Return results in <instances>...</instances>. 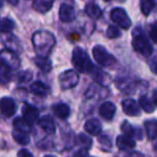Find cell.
<instances>
[{
	"instance_id": "cell-43",
	"label": "cell",
	"mask_w": 157,
	"mask_h": 157,
	"mask_svg": "<svg viewBox=\"0 0 157 157\" xmlns=\"http://www.w3.org/2000/svg\"><path fill=\"white\" fill-rule=\"evenodd\" d=\"M44 157H54V156H51V155H45Z\"/></svg>"
},
{
	"instance_id": "cell-6",
	"label": "cell",
	"mask_w": 157,
	"mask_h": 157,
	"mask_svg": "<svg viewBox=\"0 0 157 157\" xmlns=\"http://www.w3.org/2000/svg\"><path fill=\"white\" fill-rule=\"evenodd\" d=\"M59 83L63 90L73 88L78 83V75L74 70H67L59 75Z\"/></svg>"
},
{
	"instance_id": "cell-23",
	"label": "cell",
	"mask_w": 157,
	"mask_h": 157,
	"mask_svg": "<svg viewBox=\"0 0 157 157\" xmlns=\"http://www.w3.org/2000/svg\"><path fill=\"white\" fill-rule=\"evenodd\" d=\"M12 136H13L14 140L21 145H27L29 143V140H30L28 132H24V131L17 130V129H14Z\"/></svg>"
},
{
	"instance_id": "cell-14",
	"label": "cell",
	"mask_w": 157,
	"mask_h": 157,
	"mask_svg": "<svg viewBox=\"0 0 157 157\" xmlns=\"http://www.w3.org/2000/svg\"><path fill=\"white\" fill-rule=\"evenodd\" d=\"M116 145L122 151H129L135 147L136 142L132 138L128 137V136H118L116 139Z\"/></svg>"
},
{
	"instance_id": "cell-29",
	"label": "cell",
	"mask_w": 157,
	"mask_h": 157,
	"mask_svg": "<svg viewBox=\"0 0 157 157\" xmlns=\"http://www.w3.org/2000/svg\"><path fill=\"white\" fill-rule=\"evenodd\" d=\"M10 68H8L7 66L2 65L1 63V72H0V75H1V83L6 84L9 81H11V73H10Z\"/></svg>"
},
{
	"instance_id": "cell-1",
	"label": "cell",
	"mask_w": 157,
	"mask_h": 157,
	"mask_svg": "<svg viewBox=\"0 0 157 157\" xmlns=\"http://www.w3.org/2000/svg\"><path fill=\"white\" fill-rule=\"evenodd\" d=\"M33 43L38 56L48 58L55 45V37L48 31H38L33 35Z\"/></svg>"
},
{
	"instance_id": "cell-15",
	"label": "cell",
	"mask_w": 157,
	"mask_h": 157,
	"mask_svg": "<svg viewBox=\"0 0 157 157\" xmlns=\"http://www.w3.org/2000/svg\"><path fill=\"white\" fill-rule=\"evenodd\" d=\"M84 129L90 135L97 136L101 132V124L96 118H90V120L86 121L85 125H84Z\"/></svg>"
},
{
	"instance_id": "cell-42",
	"label": "cell",
	"mask_w": 157,
	"mask_h": 157,
	"mask_svg": "<svg viewBox=\"0 0 157 157\" xmlns=\"http://www.w3.org/2000/svg\"><path fill=\"white\" fill-rule=\"evenodd\" d=\"M154 148H155V151H156V152H157V144H156V145L154 146Z\"/></svg>"
},
{
	"instance_id": "cell-8",
	"label": "cell",
	"mask_w": 157,
	"mask_h": 157,
	"mask_svg": "<svg viewBox=\"0 0 157 157\" xmlns=\"http://www.w3.org/2000/svg\"><path fill=\"white\" fill-rule=\"evenodd\" d=\"M23 118L28 123L29 125L35 124L39 118V111L37 108L33 107L30 105H23Z\"/></svg>"
},
{
	"instance_id": "cell-16",
	"label": "cell",
	"mask_w": 157,
	"mask_h": 157,
	"mask_svg": "<svg viewBox=\"0 0 157 157\" xmlns=\"http://www.w3.org/2000/svg\"><path fill=\"white\" fill-rule=\"evenodd\" d=\"M54 0H33V8L39 13H46L53 7Z\"/></svg>"
},
{
	"instance_id": "cell-5",
	"label": "cell",
	"mask_w": 157,
	"mask_h": 157,
	"mask_svg": "<svg viewBox=\"0 0 157 157\" xmlns=\"http://www.w3.org/2000/svg\"><path fill=\"white\" fill-rule=\"evenodd\" d=\"M111 20L113 23L123 29H129L131 26V21L128 17L126 11L121 8H115L111 11Z\"/></svg>"
},
{
	"instance_id": "cell-37",
	"label": "cell",
	"mask_w": 157,
	"mask_h": 157,
	"mask_svg": "<svg viewBox=\"0 0 157 157\" xmlns=\"http://www.w3.org/2000/svg\"><path fill=\"white\" fill-rule=\"evenodd\" d=\"M86 156H87V151H86V148H82V150H80L74 155V157H86Z\"/></svg>"
},
{
	"instance_id": "cell-31",
	"label": "cell",
	"mask_w": 157,
	"mask_h": 157,
	"mask_svg": "<svg viewBox=\"0 0 157 157\" xmlns=\"http://www.w3.org/2000/svg\"><path fill=\"white\" fill-rule=\"evenodd\" d=\"M33 78L30 71H22L17 74V80L20 83H28Z\"/></svg>"
},
{
	"instance_id": "cell-38",
	"label": "cell",
	"mask_w": 157,
	"mask_h": 157,
	"mask_svg": "<svg viewBox=\"0 0 157 157\" xmlns=\"http://www.w3.org/2000/svg\"><path fill=\"white\" fill-rule=\"evenodd\" d=\"M125 157H143V155L138 152H131V153H129L128 155H126Z\"/></svg>"
},
{
	"instance_id": "cell-36",
	"label": "cell",
	"mask_w": 157,
	"mask_h": 157,
	"mask_svg": "<svg viewBox=\"0 0 157 157\" xmlns=\"http://www.w3.org/2000/svg\"><path fill=\"white\" fill-rule=\"evenodd\" d=\"M17 157H33V156L29 151L23 148V150H21L20 152L17 153Z\"/></svg>"
},
{
	"instance_id": "cell-10",
	"label": "cell",
	"mask_w": 157,
	"mask_h": 157,
	"mask_svg": "<svg viewBox=\"0 0 157 157\" xmlns=\"http://www.w3.org/2000/svg\"><path fill=\"white\" fill-rule=\"evenodd\" d=\"M90 74L93 75V78L95 80V82L98 83L99 85L108 86V85H110L112 82V78L110 76V74H108L107 72L102 71V70L98 69L97 67H95L94 71Z\"/></svg>"
},
{
	"instance_id": "cell-28",
	"label": "cell",
	"mask_w": 157,
	"mask_h": 157,
	"mask_svg": "<svg viewBox=\"0 0 157 157\" xmlns=\"http://www.w3.org/2000/svg\"><path fill=\"white\" fill-rule=\"evenodd\" d=\"M15 27V23L9 17H5L1 20V33H11Z\"/></svg>"
},
{
	"instance_id": "cell-2",
	"label": "cell",
	"mask_w": 157,
	"mask_h": 157,
	"mask_svg": "<svg viewBox=\"0 0 157 157\" xmlns=\"http://www.w3.org/2000/svg\"><path fill=\"white\" fill-rule=\"evenodd\" d=\"M72 63L78 71L82 73H92L95 69L87 53L81 48H75L72 53Z\"/></svg>"
},
{
	"instance_id": "cell-25",
	"label": "cell",
	"mask_w": 157,
	"mask_h": 157,
	"mask_svg": "<svg viewBox=\"0 0 157 157\" xmlns=\"http://www.w3.org/2000/svg\"><path fill=\"white\" fill-rule=\"evenodd\" d=\"M139 105H140V107H141L145 112H147V113H152V112H154V110H155L154 102H153V101L146 96L140 97Z\"/></svg>"
},
{
	"instance_id": "cell-22",
	"label": "cell",
	"mask_w": 157,
	"mask_h": 157,
	"mask_svg": "<svg viewBox=\"0 0 157 157\" xmlns=\"http://www.w3.org/2000/svg\"><path fill=\"white\" fill-rule=\"evenodd\" d=\"M35 63L41 71H43L44 73H48L52 69V63L50 59L45 58V57H40L37 56L35 58Z\"/></svg>"
},
{
	"instance_id": "cell-12",
	"label": "cell",
	"mask_w": 157,
	"mask_h": 157,
	"mask_svg": "<svg viewBox=\"0 0 157 157\" xmlns=\"http://www.w3.org/2000/svg\"><path fill=\"white\" fill-rule=\"evenodd\" d=\"M115 111H116L115 105L110 102V101L103 102L100 105V108H99V114L105 121H111L114 117V115H115Z\"/></svg>"
},
{
	"instance_id": "cell-30",
	"label": "cell",
	"mask_w": 157,
	"mask_h": 157,
	"mask_svg": "<svg viewBox=\"0 0 157 157\" xmlns=\"http://www.w3.org/2000/svg\"><path fill=\"white\" fill-rule=\"evenodd\" d=\"M78 143L87 150V148H90L92 146V139L86 135H84V133H80L78 137Z\"/></svg>"
},
{
	"instance_id": "cell-35",
	"label": "cell",
	"mask_w": 157,
	"mask_h": 157,
	"mask_svg": "<svg viewBox=\"0 0 157 157\" xmlns=\"http://www.w3.org/2000/svg\"><path fill=\"white\" fill-rule=\"evenodd\" d=\"M148 66H150L151 71H152L153 73L157 74V56L151 59L150 63H148Z\"/></svg>"
},
{
	"instance_id": "cell-7",
	"label": "cell",
	"mask_w": 157,
	"mask_h": 157,
	"mask_svg": "<svg viewBox=\"0 0 157 157\" xmlns=\"http://www.w3.org/2000/svg\"><path fill=\"white\" fill-rule=\"evenodd\" d=\"M0 59L2 65L7 66L11 70H15L20 67V59L15 53L10 50H3L0 54Z\"/></svg>"
},
{
	"instance_id": "cell-4",
	"label": "cell",
	"mask_w": 157,
	"mask_h": 157,
	"mask_svg": "<svg viewBox=\"0 0 157 157\" xmlns=\"http://www.w3.org/2000/svg\"><path fill=\"white\" fill-rule=\"evenodd\" d=\"M94 58L99 65L102 67H112L116 63V59L113 55H111L103 46L96 45L93 48Z\"/></svg>"
},
{
	"instance_id": "cell-3",
	"label": "cell",
	"mask_w": 157,
	"mask_h": 157,
	"mask_svg": "<svg viewBox=\"0 0 157 157\" xmlns=\"http://www.w3.org/2000/svg\"><path fill=\"white\" fill-rule=\"evenodd\" d=\"M132 48H135V51L145 57L151 56L153 53L152 45L148 42L144 31L140 27H137L132 31Z\"/></svg>"
},
{
	"instance_id": "cell-33",
	"label": "cell",
	"mask_w": 157,
	"mask_h": 157,
	"mask_svg": "<svg viewBox=\"0 0 157 157\" xmlns=\"http://www.w3.org/2000/svg\"><path fill=\"white\" fill-rule=\"evenodd\" d=\"M98 141H99L100 145L102 146L103 148H105V150H109V148H111L112 142H111V140H110V138L108 137V136H100V137L98 138Z\"/></svg>"
},
{
	"instance_id": "cell-34",
	"label": "cell",
	"mask_w": 157,
	"mask_h": 157,
	"mask_svg": "<svg viewBox=\"0 0 157 157\" xmlns=\"http://www.w3.org/2000/svg\"><path fill=\"white\" fill-rule=\"evenodd\" d=\"M150 36L152 38V40L157 43V22L153 23L150 27Z\"/></svg>"
},
{
	"instance_id": "cell-20",
	"label": "cell",
	"mask_w": 157,
	"mask_h": 157,
	"mask_svg": "<svg viewBox=\"0 0 157 157\" xmlns=\"http://www.w3.org/2000/svg\"><path fill=\"white\" fill-rule=\"evenodd\" d=\"M146 135L148 139L154 140L157 138V120H150L144 123Z\"/></svg>"
},
{
	"instance_id": "cell-21",
	"label": "cell",
	"mask_w": 157,
	"mask_h": 157,
	"mask_svg": "<svg viewBox=\"0 0 157 157\" xmlns=\"http://www.w3.org/2000/svg\"><path fill=\"white\" fill-rule=\"evenodd\" d=\"M85 12L90 18L93 20H98L101 15H102V11L99 8L98 5L96 3H88L85 7Z\"/></svg>"
},
{
	"instance_id": "cell-27",
	"label": "cell",
	"mask_w": 157,
	"mask_h": 157,
	"mask_svg": "<svg viewBox=\"0 0 157 157\" xmlns=\"http://www.w3.org/2000/svg\"><path fill=\"white\" fill-rule=\"evenodd\" d=\"M154 1L153 0H140V8H141V12L145 16L150 15L152 10L154 9Z\"/></svg>"
},
{
	"instance_id": "cell-26",
	"label": "cell",
	"mask_w": 157,
	"mask_h": 157,
	"mask_svg": "<svg viewBox=\"0 0 157 157\" xmlns=\"http://www.w3.org/2000/svg\"><path fill=\"white\" fill-rule=\"evenodd\" d=\"M13 127L14 129H17V130H21V131H24V132H28L30 131V125L22 117H17L14 120L13 122Z\"/></svg>"
},
{
	"instance_id": "cell-41",
	"label": "cell",
	"mask_w": 157,
	"mask_h": 157,
	"mask_svg": "<svg viewBox=\"0 0 157 157\" xmlns=\"http://www.w3.org/2000/svg\"><path fill=\"white\" fill-rule=\"evenodd\" d=\"M105 1H111V0H105ZM116 1H125V0H116Z\"/></svg>"
},
{
	"instance_id": "cell-13",
	"label": "cell",
	"mask_w": 157,
	"mask_h": 157,
	"mask_svg": "<svg viewBox=\"0 0 157 157\" xmlns=\"http://www.w3.org/2000/svg\"><path fill=\"white\" fill-rule=\"evenodd\" d=\"M59 18L63 23L72 22L75 18V12H74L73 8L70 7L69 5L63 3L59 8Z\"/></svg>"
},
{
	"instance_id": "cell-19",
	"label": "cell",
	"mask_w": 157,
	"mask_h": 157,
	"mask_svg": "<svg viewBox=\"0 0 157 157\" xmlns=\"http://www.w3.org/2000/svg\"><path fill=\"white\" fill-rule=\"evenodd\" d=\"M53 111L54 114L57 117L61 118V120H66L68 116L70 115V109L67 105L65 103H57L53 107Z\"/></svg>"
},
{
	"instance_id": "cell-17",
	"label": "cell",
	"mask_w": 157,
	"mask_h": 157,
	"mask_svg": "<svg viewBox=\"0 0 157 157\" xmlns=\"http://www.w3.org/2000/svg\"><path fill=\"white\" fill-rule=\"evenodd\" d=\"M39 126L46 133H54L55 132V123L53 118L48 115H45L39 121Z\"/></svg>"
},
{
	"instance_id": "cell-18",
	"label": "cell",
	"mask_w": 157,
	"mask_h": 157,
	"mask_svg": "<svg viewBox=\"0 0 157 157\" xmlns=\"http://www.w3.org/2000/svg\"><path fill=\"white\" fill-rule=\"evenodd\" d=\"M121 129L122 131L124 132L125 136H128V137H136L138 139H142V132L140 129H137V128H133L128 122H124L121 126Z\"/></svg>"
},
{
	"instance_id": "cell-11",
	"label": "cell",
	"mask_w": 157,
	"mask_h": 157,
	"mask_svg": "<svg viewBox=\"0 0 157 157\" xmlns=\"http://www.w3.org/2000/svg\"><path fill=\"white\" fill-rule=\"evenodd\" d=\"M0 105H1V113H2V115L5 117H10V116H12L15 113L16 105L13 99L8 98V97H3L1 99Z\"/></svg>"
},
{
	"instance_id": "cell-32",
	"label": "cell",
	"mask_w": 157,
	"mask_h": 157,
	"mask_svg": "<svg viewBox=\"0 0 157 157\" xmlns=\"http://www.w3.org/2000/svg\"><path fill=\"white\" fill-rule=\"evenodd\" d=\"M105 33H107V37L110 39H116L121 36V31L115 26H109Z\"/></svg>"
},
{
	"instance_id": "cell-9",
	"label": "cell",
	"mask_w": 157,
	"mask_h": 157,
	"mask_svg": "<svg viewBox=\"0 0 157 157\" xmlns=\"http://www.w3.org/2000/svg\"><path fill=\"white\" fill-rule=\"evenodd\" d=\"M123 111L125 114L129 116H138L140 115V105L139 102L135 101L133 99H126L122 103Z\"/></svg>"
},
{
	"instance_id": "cell-40",
	"label": "cell",
	"mask_w": 157,
	"mask_h": 157,
	"mask_svg": "<svg viewBox=\"0 0 157 157\" xmlns=\"http://www.w3.org/2000/svg\"><path fill=\"white\" fill-rule=\"evenodd\" d=\"M153 98H154V103L157 105V90L154 92V95H153Z\"/></svg>"
},
{
	"instance_id": "cell-24",
	"label": "cell",
	"mask_w": 157,
	"mask_h": 157,
	"mask_svg": "<svg viewBox=\"0 0 157 157\" xmlns=\"http://www.w3.org/2000/svg\"><path fill=\"white\" fill-rule=\"evenodd\" d=\"M30 90L35 95H38V96H45V95L48 94V87L43 84L42 82H35L33 85L30 86Z\"/></svg>"
},
{
	"instance_id": "cell-39",
	"label": "cell",
	"mask_w": 157,
	"mask_h": 157,
	"mask_svg": "<svg viewBox=\"0 0 157 157\" xmlns=\"http://www.w3.org/2000/svg\"><path fill=\"white\" fill-rule=\"evenodd\" d=\"M6 1H8V2H9L10 5H12V6H16L20 0H6Z\"/></svg>"
}]
</instances>
